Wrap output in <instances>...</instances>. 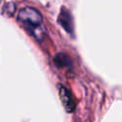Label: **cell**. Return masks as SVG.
Returning a JSON list of instances; mask_svg holds the SVG:
<instances>
[{
	"instance_id": "277c9868",
	"label": "cell",
	"mask_w": 122,
	"mask_h": 122,
	"mask_svg": "<svg viewBox=\"0 0 122 122\" xmlns=\"http://www.w3.org/2000/svg\"><path fill=\"white\" fill-rule=\"evenodd\" d=\"M54 62L58 67L63 68V67H69L71 60L67 55H65L63 53H59L54 57Z\"/></svg>"
},
{
	"instance_id": "3957f363",
	"label": "cell",
	"mask_w": 122,
	"mask_h": 122,
	"mask_svg": "<svg viewBox=\"0 0 122 122\" xmlns=\"http://www.w3.org/2000/svg\"><path fill=\"white\" fill-rule=\"evenodd\" d=\"M58 21L68 32H72V30H73V28H72V20H71V16L70 14V12L68 10L60 12Z\"/></svg>"
},
{
	"instance_id": "6da1fadb",
	"label": "cell",
	"mask_w": 122,
	"mask_h": 122,
	"mask_svg": "<svg viewBox=\"0 0 122 122\" xmlns=\"http://www.w3.org/2000/svg\"><path fill=\"white\" fill-rule=\"evenodd\" d=\"M18 20L37 40L42 41L44 39L45 29L42 24V15L37 10L30 7L21 9L18 12Z\"/></svg>"
},
{
	"instance_id": "7a4b0ae2",
	"label": "cell",
	"mask_w": 122,
	"mask_h": 122,
	"mask_svg": "<svg viewBox=\"0 0 122 122\" xmlns=\"http://www.w3.org/2000/svg\"><path fill=\"white\" fill-rule=\"evenodd\" d=\"M59 96L61 99V102L65 108V110L69 112H71L74 110L75 102L73 100V97L70 91H68L65 87L59 86Z\"/></svg>"
}]
</instances>
